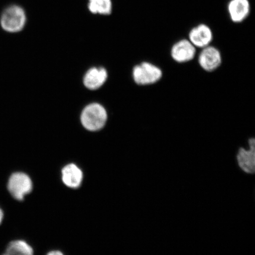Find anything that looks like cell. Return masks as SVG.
I'll list each match as a JSON object with an SVG mask.
<instances>
[{
	"label": "cell",
	"mask_w": 255,
	"mask_h": 255,
	"mask_svg": "<svg viewBox=\"0 0 255 255\" xmlns=\"http://www.w3.org/2000/svg\"><path fill=\"white\" fill-rule=\"evenodd\" d=\"M26 23V12L19 5H8L0 16V25L2 29L7 33H18L24 29Z\"/></svg>",
	"instance_id": "cell-1"
},
{
	"label": "cell",
	"mask_w": 255,
	"mask_h": 255,
	"mask_svg": "<svg viewBox=\"0 0 255 255\" xmlns=\"http://www.w3.org/2000/svg\"><path fill=\"white\" fill-rule=\"evenodd\" d=\"M163 72L159 67L149 62H142L134 66L132 77L136 84L148 86L161 81Z\"/></svg>",
	"instance_id": "cell-2"
},
{
	"label": "cell",
	"mask_w": 255,
	"mask_h": 255,
	"mask_svg": "<svg viewBox=\"0 0 255 255\" xmlns=\"http://www.w3.org/2000/svg\"><path fill=\"white\" fill-rule=\"evenodd\" d=\"M107 120V113L101 105H89L83 111L81 116L82 125L89 130L94 131L103 128Z\"/></svg>",
	"instance_id": "cell-3"
},
{
	"label": "cell",
	"mask_w": 255,
	"mask_h": 255,
	"mask_svg": "<svg viewBox=\"0 0 255 255\" xmlns=\"http://www.w3.org/2000/svg\"><path fill=\"white\" fill-rule=\"evenodd\" d=\"M7 190L14 199L23 200L25 196L33 190V183L29 176L22 172H15L9 177Z\"/></svg>",
	"instance_id": "cell-4"
},
{
	"label": "cell",
	"mask_w": 255,
	"mask_h": 255,
	"mask_svg": "<svg viewBox=\"0 0 255 255\" xmlns=\"http://www.w3.org/2000/svg\"><path fill=\"white\" fill-rule=\"evenodd\" d=\"M198 63L204 71L213 72L216 71L222 63V56L220 50L211 45L202 49L198 56Z\"/></svg>",
	"instance_id": "cell-5"
},
{
	"label": "cell",
	"mask_w": 255,
	"mask_h": 255,
	"mask_svg": "<svg viewBox=\"0 0 255 255\" xmlns=\"http://www.w3.org/2000/svg\"><path fill=\"white\" fill-rule=\"evenodd\" d=\"M196 47L189 39H181L171 47L170 55L174 62L185 63L191 61L196 55Z\"/></svg>",
	"instance_id": "cell-6"
},
{
	"label": "cell",
	"mask_w": 255,
	"mask_h": 255,
	"mask_svg": "<svg viewBox=\"0 0 255 255\" xmlns=\"http://www.w3.org/2000/svg\"><path fill=\"white\" fill-rule=\"evenodd\" d=\"M248 149L239 148L237 159L241 170L248 174H253L255 171V139L248 140Z\"/></svg>",
	"instance_id": "cell-7"
},
{
	"label": "cell",
	"mask_w": 255,
	"mask_h": 255,
	"mask_svg": "<svg viewBox=\"0 0 255 255\" xmlns=\"http://www.w3.org/2000/svg\"><path fill=\"white\" fill-rule=\"evenodd\" d=\"M213 40V31L209 25L200 24L192 28L189 33V40L196 48L203 49L210 46Z\"/></svg>",
	"instance_id": "cell-8"
},
{
	"label": "cell",
	"mask_w": 255,
	"mask_h": 255,
	"mask_svg": "<svg viewBox=\"0 0 255 255\" xmlns=\"http://www.w3.org/2000/svg\"><path fill=\"white\" fill-rule=\"evenodd\" d=\"M251 9L249 0H231L228 5L229 17L235 23H241L246 20L250 14Z\"/></svg>",
	"instance_id": "cell-9"
},
{
	"label": "cell",
	"mask_w": 255,
	"mask_h": 255,
	"mask_svg": "<svg viewBox=\"0 0 255 255\" xmlns=\"http://www.w3.org/2000/svg\"><path fill=\"white\" fill-rule=\"evenodd\" d=\"M62 181L64 184L72 189L81 186L83 180V173L81 169L74 164L66 165L62 169Z\"/></svg>",
	"instance_id": "cell-10"
},
{
	"label": "cell",
	"mask_w": 255,
	"mask_h": 255,
	"mask_svg": "<svg viewBox=\"0 0 255 255\" xmlns=\"http://www.w3.org/2000/svg\"><path fill=\"white\" fill-rule=\"evenodd\" d=\"M108 78V73L104 68H92L86 73L84 82L85 87L91 90L100 88Z\"/></svg>",
	"instance_id": "cell-11"
},
{
	"label": "cell",
	"mask_w": 255,
	"mask_h": 255,
	"mask_svg": "<svg viewBox=\"0 0 255 255\" xmlns=\"http://www.w3.org/2000/svg\"><path fill=\"white\" fill-rule=\"evenodd\" d=\"M88 8L93 14L109 15L113 12L112 0H88Z\"/></svg>",
	"instance_id": "cell-12"
},
{
	"label": "cell",
	"mask_w": 255,
	"mask_h": 255,
	"mask_svg": "<svg viewBox=\"0 0 255 255\" xmlns=\"http://www.w3.org/2000/svg\"><path fill=\"white\" fill-rule=\"evenodd\" d=\"M5 253L9 255H34V251L26 242L21 240L9 242Z\"/></svg>",
	"instance_id": "cell-13"
},
{
	"label": "cell",
	"mask_w": 255,
	"mask_h": 255,
	"mask_svg": "<svg viewBox=\"0 0 255 255\" xmlns=\"http://www.w3.org/2000/svg\"><path fill=\"white\" fill-rule=\"evenodd\" d=\"M47 255H64L61 252L59 251H53L48 253Z\"/></svg>",
	"instance_id": "cell-14"
},
{
	"label": "cell",
	"mask_w": 255,
	"mask_h": 255,
	"mask_svg": "<svg viewBox=\"0 0 255 255\" xmlns=\"http://www.w3.org/2000/svg\"><path fill=\"white\" fill-rule=\"evenodd\" d=\"M3 219H4V212H3L2 209L0 207V225H1Z\"/></svg>",
	"instance_id": "cell-15"
},
{
	"label": "cell",
	"mask_w": 255,
	"mask_h": 255,
	"mask_svg": "<svg viewBox=\"0 0 255 255\" xmlns=\"http://www.w3.org/2000/svg\"><path fill=\"white\" fill-rule=\"evenodd\" d=\"M2 255H9L8 254L5 253L4 254H2Z\"/></svg>",
	"instance_id": "cell-16"
}]
</instances>
